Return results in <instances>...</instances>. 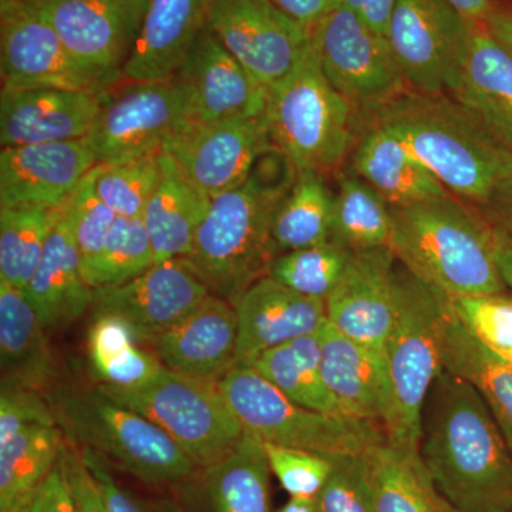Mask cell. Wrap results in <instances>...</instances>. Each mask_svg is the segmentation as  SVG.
<instances>
[{
    "label": "cell",
    "mask_w": 512,
    "mask_h": 512,
    "mask_svg": "<svg viewBox=\"0 0 512 512\" xmlns=\"http://www.w3.org/2000/svg\"><path fill=\"white\" fill-rule=\"evenodd\" d=\"M420 456L456 512H512V451L473 384L443 373L424 410Z\"/></svg>",
    "instance_id": "1"
},
{
    "label": "cell",
    "mask_w": 512,
    "mask_h": 512,
    "mask_svg": "<svg viewBox=\"0 0 512 512\" xmlns=\"http://www.w3.org/2000/svg\"><path fill=\"white\" fill-rule=\"evenodd\" d=\"M399 138L450 194L484 208L512 174V156L446 94L407 90L366 117Z\"/></svg>",
    "instance_id": "2"
},
{
    "label": "cell",
    "mask_w": 512,
    "mask_h": 512,
    "mask_svg": "<svg viewBox=\"0 0 512 512\" xmlns=\"http://www.w3.org/2000/svg\"><path fill=\"white\" fill-rule=\"evenodd\" d=\"M390 249L407 272L448 298L508 292L494 225L473 205L448 194L392 208Z\"/></svg>",
    "instance_id": "3"
},
{
    "label": "cell",
    "mask_w": 512,
    "mask_h": 512,
    "mask_svg": "<svg viewBox=\"0 0 512 512\" xmlns=\"http://www.w3.org/2000/svg\"><path fill=\"white\" fill-rule=\"evenodd\" d=\"M446 315V295L400 272L399 315L384 350L390 407L383 430L393 446L420 450L427 399L444 370Z\"/></svg>",
    "instance_id": "4"
},
{
    "label": "cell",
    "mask_w": 512,
    "mask_h": 512,
    "mask_svg": "<svg viewBox=\"0 0 512 512\" xmlns=\"http://www.w3.org/2000/svg\"><path fill=\"white\" fill-rule=\"evenodd\" d=\"M266 121L275 146L299 173H332L357 140V113L328 82L313 36L292 72L268 90Z\"/></svg>",
    "instance_id": "5"
},
{
    "label": "cell",
    "mask_w": 512,
    "mask_h": 512,
    "mask_svg": "<svg viewBox=\"0 0 512 512\" xmlns=\"http://www.w3.org/2000/svg\"><path fill=\"white\" fill-rule=\"evenodd\" d=\"M218 384L244 433L261 443L336 458L367 456L386 440L383 427L373 421L292 402L252 367H234Z\"/></svg>",
    "instance_id": "6"
},
{
    "label": "cell",
    "mask_w": 512,
    "mask_h": 512,
    "mask_svg": "<svg viewBox=\"0 0 512 512\" xmlns=\"http://www.w3.org/2000/svg\"><path fill=\"white\" fill-rule=\"evenodd\" d=\"M279 204L245 184L211 198L187 261L212 295L235 306L252 285L269 276L279 255L272 235Z\"/></svg>",
    "instance_id": "7"
},
{
    "label": "cell",
    "mask_w": 512,
    "mask_h": 512,
    "mask_svg": "<svg viewBox=\"0 0 512 512\" xmlns=\"http://www.w3.org/2000/svg\"><path fill=\"white\" fill-rule=\"evenodd\" d=\"M53 407L70 443L89 448L144 483H177L197 470L157 424L100 387L60 393Z\"/></svg>",
    "instance_id": "8"
},
{
    "label": "cell",
    "mask_w": 512,
    "mask_h": 512,
    "mask_svg": "<svg viewBox=\"0 0 512 512\" xmlns=\"http://www.w3.org/2000/svg\"><path fill=\"white\" fill-rule=\"evenodd\" d=\"M99 387L157 424L197 468L214 466L245 436L218 383L178 375L164 367L156 379L136 389Z\"/></svg>",
    "instance_id": "9"
},
{
    "label": "cell",
    "mask_w": 512,
    "mask_h": 512,
    "mask_svg": "<svg viewBox=\"0 0 512 512\" xmlns=\"http://www.w3.org/2000/svg\"><path fill=\"white\" fill-rule=\"evenodd\" d=\"M320 67L357 116H370L410 90L387 37L339 6L313 29Z\"/></svg>",
    "instance_id": "10"
},
{
    "label": "cell",
    "mask_w": 512,
    "mask_h": 512,
    "mask_svg": "<svg viewBox=\"0 0 512 512\" xmlns=\"http://www.w3.org/2000/svg\"><path fill=\"white\" fill-rule=\"evenodd\" d=\"M106 90L87 141L97 164L117 165L156 157L187 121V103L177 80L130 82Z\"/></svg>",
    "instance_id": "11"
},
{
    "label": "cell",
    "mask_w": 512,
    "mask_h": 512,
    "mask_svg": "<svg viewBox=\"0 0 512 512\" xmlns=\"http://www.w3.org/2000/svg\"><path fill=\"white\" fill-rule=\"evenodd\" d=\"M470 28L471 22L444 0H397L386 37L410 90L450 93Z\"/></svg>",
    "instance_id": "12"
},
{
    "label": "cell",
    "mask_w": 512,
    "mask_h": 512,
    "mask_svg": "<svg viewBox=\"0 0 512 512\" xmlns=\"http://www.w3.org/2000/svg\"><path fill=\"white\" fill-rule=\"evenodd\" d=\"M207 25L266 92L292 72L313 32L269 0H212Z\"/></svg>",
    "instance_id": "13"
},
{
    "label": "cell",
    "mask_w": 512,
    "mask_h": 512,
    "mask_svg": "<svg viewBox=\"0 0 512 512\" xmlns=\"http://www.w3.org/2000/svg\"><path fill=\"white\" fill-rule=\"evenodd\" d=\"M0 70L2 89H110L77 62L42 9L23 0L0 12Z\"/></svg>",
    "instance_id": "14"
},
{
    "label": "cell",
    "mask_w": 512,
    "mask_h": 512,
    "mask_svg": "<svg viewBox=\"0 0 512 512\" xmlns=\"http://www.w3.org/2000/svg\"><path fill=\"white\" fill-rule=\"evenodd\" d=\"M39 8L77 62L106 86L123 79L148 0H49Z\"/></svg>",
    "instance_id": "15"
},
{
    "label": "cell",
    "mask_w": 512,
    "mask_h": 512,
    "mask_svg": "<svg viewBox=\"0 0 512 512\" xmlns=\"http://www.w3.org/2000/svg\"><path fill=\"white\" fill-rule=\"evenodd\" d=\"M269 143L272 140L264 113L211 123L184 121L163 151L195 187L214 198L244 184L255 157Z\"/></svg>",
    "instance_id": "16"
},
{
    "label": "cell",
    "mask_w": 512,
    "mask_h": 512,
    "mask_svg": "<svg viewBox=\"0 0 512 512\" xmlns=\"http://www.w3.org/2000/svg\"><path fill=\"white\" fill-rule=\"evenodd\" d=\"M396 262L390 248L352 251L338 286L325 301L333 328L382 353L399 315Z\"/></svg>",
    "instance_id": "17"
},
{
    "label": "cell",
    "mask_w": 512,
    "mask_h": 512,
    "mask_svg": "<svg viewBox=\"0 0 512 512\" xmlns=\"http://www.w3.org/2000/svg\"><path fill=\"white\" fill-rule=\"evenodd\" d=\"M204 284L187 259L156 262L127 284L94 291V313L119 316L136 332L138 342H153L208 295Z\"/></svg>",
    "instance_id": "18"
},
{
    "label": "cell",
    "mask_w": 512,
    "mask_h": 512,
    "mask_svg": "<svg viewBox=\"0 0 512 512\" xmlns=\"http://www.w3.org/2000/svg\"><path fill=\"white\" fill-rule=\"evenodd\" d=\"M187 103V121L211 123L261 116L268 92L205 26L174 74Z\"/></svg>",
    "instance_id": "19"
},
{
    "label": "cell",
    "mask_w": 512,
    "mask_h": 512,
    "mask_svg": "<svg viewBox=\"0 0 512 512\" xmlns=\"http://www.w3.org/2000/svg\"><path fill=\"white\" fill-rule=\"evenodd\" d=\"M97 165L87 138L3 147L0 207H62Z\"/></svg>",
    "instance_id": "20"
},
{
    "label": "cell",
    "mask_w": 512,
    "mask_h": 512,
    "mask_svg": "<svg viewBox=\"0 0 512 512\" xmlns=\"http://www.w3.org/2000/svg\"><path fill=\"white\" fill-rule=\"evenodd\" d=\"M150 345L165 369L220 383L237 367V309L210 293L190 315L161 333Z\"/></svg>",
    "instance_id": "21"
},
{
    "label": "cell",
    "mask_w": 512,
    "mask_h": 512,
    "mask_svg": "<svg viewBox=\"0 0 512 512\" xmlns=\"http://www.w3.org/2000/svg\"><path fill=\"white\" fill-rule=\"evenodd\" d=\"M104 93L52 87L2 89V148L86 138L99 114Z\"/></svg>",
    "instance_id": "22"
},
{
    "label": "cell",
    "mask_w": 512,
    "mask_h": 512,
    "mask_svg": "<svg viewBox=\"0 0 512 512\" xmlns=\"http://www.w3.org/2000/svg\"><path fill=\"white\" fill-rule=\"evenodd\" d=\"M238 315L237 366L303 336L315 335L328 322L326 302L286 288L271 276L248 289L235 305Z\"/></svg>",
    "instance_id": "23"
},
{
    "label": "cell",
    "mask_w": 512,
    "mask_h": 512,
    "mask_svg": "<svg viewBox=\"0 0 512 512\" xmlns=\"http://www.w3.org/2000/svg\"><path fill=\"white\" fill-rule=\"evenodd\" d=\"M450 96L512 156V56L471 22L466 55Z\"/></svg>",
    "instance_id": "24"
},
{
    "label": "cell",
    "mask_w": 512,
    "mask_h": 512,
    "mask_svg": "<svg viewBox=\"0 0 512 512\" xmlns=\"http://www.w3.org/2000/svg\"><path fill=\"white\" fill-rule=\"evenodd\" d=\"M319 339L323 380L342 413L383 427L390 407L384 353L348 338L329 322Z\"/></svg>",
    "instance_id": "25"
},
{
    "label": "cell",
    "mask_w": 512,
    "mask_h": 512,
    "mask_svg": "<svg viewBox=\"0 0 512 512\" xmlns=\"http://www.w3.org/2000/svg\"><path fill=\"white\" fill-rule=\"evenodd\" d=\"M212 0H148L140 36L123 69L130 82L173 79L207 26Z\"/></svg>",
    "instance_id": "26"
},
{
    "label": "cell",
    "mask_w": 512,
    "mask_h": 512,
    "mask_svg": "<svg viewBox=\"0 0 512 512\" xmlns=\"http://www.w3.org/2000/svg\"><path fill=\"white\" fill-rule=\"evenodd\" d=\"M23 292L46 329L69 326L93 306L94 289L84 278L82 256L67 210Z\"/></svg>",
    "instance_id": "27"
},
{
    "label": "cell",
    "mask_w": 512,
    "mask_h": 512,
    "mask_svg": "<svg viewBox=\"0 0 512 512\" xmlns=\"http://www.w3.org/2000/svg\"><path fill=\"white\" fill-rule=\"evenodd\" d=\"M352 151V174L392 208L448 194L387 128L367 120Z\"/></svg>",
    "instance_id": "28"
},
{
    "label": "cell",
    "mask_w": 512,
    "mask_h": 512,
    "mask_svg": "<svg viewBox=\"0 0 512 512\" xmlns=\"http://www.w3.org/2000/svg\"><path fill=\"white\" fill-rule=\"evenodd\" d=\"M2 384L43 393L56 379V362L46 328L25 292L0 281Z\"/></svg>",
    "instance_id": "29"
},
{
    "label": "cell",
    "mask_w": 512,
    "mask_h": 512,
    "mask_svg": "<svg viewBox=\"0 0 512 512\" xmlns=\"http://www.w3.org/2000/svg\"><path fill=\"white\" fill-rule=\"evenodd\" d=\"M161 180L144 210L143 220L156 261L187 259L211 198L185 177L165 151L160 153Z\"/></svg>",
    "instance_id": "30"
},
{
    "label": "cell",
    "mask_w": 512,
    "mask_h": 512,
    "mask_svg": "<svg viewBox=\"0 0 512 512\" xmlns=\"http://www.w3.org/2000/svg\"><path fill=\"white\" fill-rule=\"evenodd\" d=\"M443 365L446 372L476 387L512 451V365L471 336L451 309L448 298Z\"/></svg>",
    "instance_id": "31"
},
{
    "label": "cell",
    "mask_w": 512,
    "mask_h": 512,
    "mask_svg": "<svg viewBox=\"0 0 512 512\" xmlns=\"http://www.w3.org/2000/svg\"><path fill=\"white\" fill-rule=\"evenodd\" d=\"M366 457L376 512H456L431 480L420 450L384 440Z\"/></svg>",
    "instance_id": "32"
},
{
    "label": "cell",
    "mask_w": 512,
    "mask_h": 512,
    "mask_svg": "<svg viewBox=\"0 0 512 512\" xmlns=\"http://www.w3.org/2000/svg\"><path fill=\"white\" fill-rule=\"evenodd\" d=\"M64 431L57 426L28 427L0 443V512H19L62 457Z\"/></svg>",
    "instance_id": "33"
},
{
    "label": "cell",
    "mask_w": 512,
    "mask_h": 512,
    "mask_svg": "<svg viewBox=\"0 0 512 512\" xmlns=\"http://www.w3.org/2000/svg\"><path fill=\"white\" fill-rule=\"evenodd\" d=\"M214 512H271V466L264 444L245 434L205 470Z\"/></svg>",
    "instance_id": "34"
},
{
    "label": "cell",
    "mask_w": 512,
    "mask_h": 512,
    "mask_svg": "<svg viewBox=\"0 0 512 512\" xmlns=\"http://www.w3.org/2000/svg\"><path fill=\"white\" fill-rule=\"evenodd\" d=\"M137 342L136 332L119 316L94 313L87 333V352L101 384L136 389L163 372L158 357L138 348Z\"/></svg>",
    "instance_id": "35"
},
{
    "label": "cell",
    "mask_w": 512,
    "mask_h": 512,
    "mask_svg": "<svg viewBox=\"0 0 512 512\" xmlns=\"http://www.w3.org/2000/svg\"><path fill=\"white\" fill-rule=\"evenodd\" d=\"M319 332L268 350L248 367L292 402L319 412L343 414L323 380Z\"/></svg>",
    "instance_id": "36"
},
{
    "label": "cell",
    "mask_w": 512,
    "mask_h": 512,
    "mask_svg": "<svg viewBox=\"0 0 512 512\" xmlns=\"http://www.w3.org/2000/svg\"><path fill=\"white\" fill-rule=\"evenodd\" d=\"M67 205L0 207V281L25 291Z\"/></svg>",
    "instance_id": "37"
},
{
    "label": "cell",
    "mask_w": 512,
    "mask_h": 512,
    "mask_svg": "<svg viewBox=\"0 0 512 512\" xmlns=\"http://www.w3.org/2000/svg\"><path fill=\"white\" fill-rule=\"evenodd\" d=\"M333 200L325 177L299 173L291 192L276 208L272 235L279 251L315 247L332 238Z\"/></svg>",
    "instance_id": "38"
},
{
    "label": "cell",
    "mask_w": 512,
    "mask_h": 512,
    "mask_svg": "<svg viewBox=\"0 0 512 512\" xmlns=\"http://www.w3.org/2000/svg\"><path fill=\"white\" fill-rule=\"evenodd\" d=\"M392 207L355 174L340 177L333 200L332 238L349 251L390 248Z\"/></svg>",
    "instance_id": "39"
},
{
    "label": "cell",
    "mask_w": 512,
    "mask_h": 512,
    "mask_svg": "<svg viewBox=\"0 0 512 512\" xmlns=\"http://www.w3.org/2000/svg\"><path fill=\"white\" fill-rule=\"evenodd\" d=\"M156 262L143 220L117 217L99 256L84 266L83 274L96 291L127 284Z\"/></svg>",
    "instance_id": "40"
},
{
    "label": "cell",
    "mask_w": 512,
    "mask_h": 512,
    "mask_svg": "<svg viewBox=\"0 0 512 512\" xmlns=\"http://www.w3.org/2000/svg\"><path fill=\"white\" fill-rule=\"evenodd\" d=\"M352 251L328 242L278 255L269 276L292 291L326 301L338 286Z\"/></svg>",
    "instance_id": "41"
},
{
    "label": "cell",
    "mask_w": 512,
    "mask_h": 512,
    "mask_svg": "<svg viewBox=\"0 0 512 512\" xmlns=\"http://www.w3.org/2000/svg\"><path fill=\"white\" fill-rule=\"evenodd\" d=\"M160 180V154L124 164H99L96 191L117 217L141 218Z\"/></svg>",
    "instance_id": "42"
},
{
    "label": "cell",
    "mask_w": 512,
    "mask_h": 512,
    "mask_svg": "<svg viewBox=\"0 0 512 512\" xmlns=\"http://www.w3.org/2000/svg\"><path fill=\"white\" fill-rule=\"evenodd\" d=\"M448 298V296H447ZM474 339L505 362L512 360V293L448 298Z\"/></svg>",
    "instance_id": "43"
},
{
    "label": "cell",
    "mask_w": 512,
    "mask_h": 512,
    "mask_svg": "<svg viewBox=\"0 0 512 512\" xmlns=\"http://www.w3.org/2000/svg\"><path fill=\"white\" fill-rule=\"evenodd\" d=\"M97 168L99 165L87 174L67 207L74 239L82 256L83 268L99 256L117 220V215L97 194Z\"/></svg>",
    "instance_id": "44"
},
{
    "label": "cell",
    "mask_w": 512,
    "mask_h": 512,
    "mask_svg": "<svg viewBox=\"0 0 512 512\" xmlns=\"http://www.w3.org/2000/svg\"><path fill=\"white\" fill-rule=\"evenodd\" d=\"M332 473L318 497V512H376L366 456L332 458Z\"/></svg>",
    "instance_id": "45"
},
{
    "label": "cell",
    "mask_w": 512,
    "mask_h": 512,
    "mask_svg": "<svg viewBox=\"0 0 512 512\" xmlns=\"http://www.w3.org/2000/svg\"><path fill=\"white\" fill-rule=\"evenodd\" d=\"M264 444L272 474L291 498L316 500L332 473V458L312 451Z\"/></svg>",
    "instance_id": "46"
},
{
    "label": "cell",
    "mask_w": 512,
    "mask_h": 512,
    "mask_svg": "<svg viewBox=\"0 0 512 512\" xmlns=\"http://www.w3.org/2000/svg\"><path fill=\"white\" fill-rule=\"evenodd\" d=\"M55 407L42 393L26 387L2 384L0 394V443L32 426H57Z\"/></svg>",
    "instance_id": "47"
},
{
    "label": "cell",
    "mask_w": 512,
    "mask_h": 512,
    "mask_svg": "<svg viewBox=\"0 0 512 512\" xmlns=\"http://www.w3.org/2000/svg\"><path fill=\"white\" fill-rule=\"evenodd\" d=\"M299 171L281 147L269 143L249 168L245 185L256 194L281 202L298 180Z\"/></svg>",
    "instance_id": "48"
},
{
    "label": "cell",
    "mask_w": 512,
    "mask_h": 512,
    "mask_svg": "<svg viewBox=\"0 0 512 512\" xmlns=\"http://www.w3.org/2000/svg\"><path fill=\"white\" fill-rule=\"evenodd\" d=\"M62 461L72 490L74 512H109L99 481L84 461L82 451L70 441L63 448Z\"/></svg>",
    "instance_id": "49"
},
{
    "label": "cell",
    "mask_w": 512,
    "mask_h": 512,
    "mask_svg": "<svg viewBox=\"0 0 512 512\" xmlns=\"http://www.w3.org/2000/svg\"><path fill=\"white\" fill-rule=\"evenodd\" d=\"M19 512H74V501L62 457Z\"/></svg>",
    "instance_id": "50"
},
{
    "label": "cell",
    "mask_w": 512,
    "mask_h": 512,
    "mask_svg": "<svg viewBox=\"0 0 512 512\" xmlns=\"http://www.w3.org/2000/svg\"><path fill=\"white\" fill-rule=\"evenodd\" d=\"M80 451H82V456L87 466H89L94 477L99 481L101 491H103L104 498H106L107 507H109V512H150L136 497L127 493L124 488H121L116 483L110 471L107 470L103 457L89 450V448H82Z\"/></svg>",
    "instance_id": "51"
},
{
    "label": "cell",
    "mask_w": 512,
    "mask_h": 512,
    "mask_svg": "<svg viewBox=\"0 0 512 512\" xmlns=\"http://www.w3.org/2000/svg\"><path fill=\"white\" fill-rule=\"evenodd\" d=\"M289 18L313 30L329 13L338 9L340 0H269Z\"/></svg>",
    "instance_id": "52"
},
{
    "label": "cell",
    "mask_w": 512,
    "mask_h": 512,
    "mask_svg": "<svg viewBox=\"0 0 512 512\" xmlns=\"http://www.w3.org/2000/svg\"><path fill=\"white\" fill-rule=\"evenodd\" d=\"M396 3L397 0H340V6L384 36Z\"/></svg>",
    "instance_id": "53"
},
{
    "label": "cell",
    "mask_w": 512,
    "mask_h": 512,
    "mask_svg": "<svg viewBox=\"0 0 512 512\" xmlns=\"http://www.w3.org/2000/svg\"><path fill=\"white\" fill-rule=\"evenodd\" d=\"M487 220L512 237V174L504 181L484 207Z\"/></svg>",
    "instance_id": "54"
},
{
    "label": "cell",
    "mask_w": 512,
    "mask_h": 512,
    "mask_svg": "<svg viewBox=\"0 0 512 512\" xmlns=\"http://www.w3.org/2000/svg\"><path fill=\"white\" fill-rule=\"evenodd\" d=\"M484 25L512 56V8L495 5L493 12L485 19Z\"/></svg>",
    "instance_id": "55"
},
{
    "label": "cell",
    "mask_w": 512,
    "mask_h": 512,
    "mask_svg": "<svg viewBox=\"0 0 512 512\" xmlns=\"http://www.w3.org/2000/svg\"><path fill=\"white\" fill-rule=\"evenodd\" d=\"M495 258L508 292L512 293V237L500 228L494 227Z\"/></svg>",
    "instance_id": "56"
},
{
    "label": "cell",
    "mask_w": 512,
    "mask_h": 512,
    "mask_svg": "<svg viewBox=\"0 0 512 512\" xmlns=\"http://www.w3.org/2000/svg\"><path fill=\"white\" fill-rule=\"evenodd\" d=\"M468 22H485L497 3L494 0H444Z\"/></svg>",
    "instance_id": "57"
},
{
    "label": "cell",
    "mask_w": 512,
    "mask_h": 512,
    "mask_svg": "<svg viewBox=\"0 0 512 512\" xmlns=\"http://www.w3.org/2000/svg\"><path fill=\"white\" fill-rule=\"evenodd\" d=\"M279 512H318V507L311 498H291Z\"/></svg>",
    "instance_id": "58"
},
{
    "label": "cell",
    "mask_w": 512,
    "mask_h": 512,
    "mask_svg": "<svg viewBox=\"0 0 512 512\" xmlns=\"http://www.w3.org/2000/svg\"><path fill=\"white\" fill-rule=\"evenodd\" d=\"M19 2H22V0H0V12L18 5Z\"/></svg>",
    "instance_id": "59"
},
{
    "label": "cell",
    "mask_w": 512,
    "mask_h": 512,
    "mask_svg": "<svg viewBox=\"0 0 512 512\" xmlns=\"http://www.w3.org/2000/svg\"><path fill=\"white\" fill-rule=\"evenodd\" d=\"M23 2L33 3V5H43V3L49 2V0H23Z\"/></svg>",
    "instance_id": "60"
},
{
    "label": "cell",
    "mask_w": 512,
    "mask_h": 512,
    "mask_svg": "<svg viewBox=\"0 0 512 512\" xmlns=\"http://www.w3.org/2000/svg\"><path fill=\"white\" fill-rule=\"evenodd\" d=\"M508 363H511V365H512V360H511V362H508Z\"/></svg>",
    "instance_id": "61"
}]
</instances>
